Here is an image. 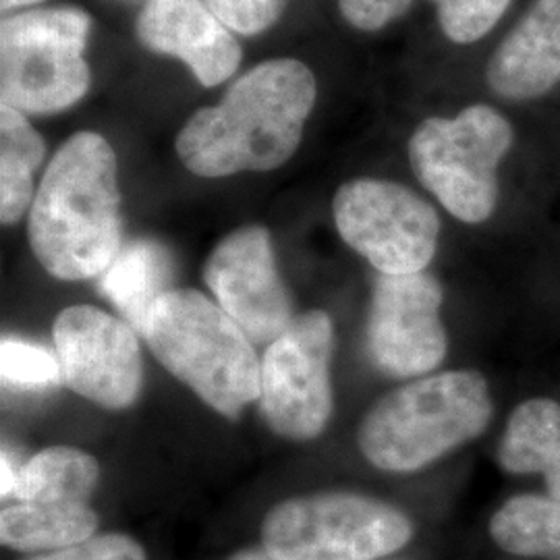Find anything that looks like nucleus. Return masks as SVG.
Instances as JSON below:
<instances>
[{
  "label": "nucleus",
  "mask_w": 560,
  "mask_h": 560,
  "mask_svg": "<svg viewBox=\"0 0 560 560\" xmlns=\"http://www.w3.org/2000/svg\"><path fill=\"white\" fill-rule=\"evenodd\" d=\"M316 96V78L305 62H260L219 104L189 117L177 136V156L203 179L275 171L298 152Z\"/></svg>",
  "instance_id": "f257e3e1"
},
{
  "label": "nucleus",
  "mask_w": 560,
  "mask_h": 560,
  "mask_svg": "<svg viewBox=\"0 0 560 560\" xmlns=\"http://www.w3.org/2000/svg\"><path fill=\"white\" fill-rule=\"evenodd\" d=\"M119 166L94 131L71 136L48 162L30 208L27 237L42 268L60 280L102 277L122 249Z\"/></svg>",
  "instance_id": "f03ea898"
},
{
  "label": "nucleus",
  "mask_w": 560,
  "mask_h": 560,
  "mask_svg": "<svg viewBox=\"0 0 560 560\" xmlns=\"http://www.w3.org/2000/svg\"><path fill=\"white\" fill-rule=\"evenodd\" d=\"M494 413L480 372H442L382 397L358 432L361 455L376 469L413 474L476 441Z\"/></svg>",
  "instance_id": "7ed1b4c3"
},
{
  "label": "nucleus",
  "mask_w": 560,
  "mask_h": 560,
  "mask_svg": "<svg viewBox=\"0 0 560 560\" xmlns=\"http://www.w3.org/2000/svg\"><path fill=\"white\" fill-rule=\"evenodd\" d=\"M141 337L154 358L226 418L260 399L254 342L219 303L194 289H171L154 303Z\"/></svg>",
  "instance_id": "20e7f679"
},
{
  "label": "nucleus",
  "mask_w": 560,
  "mask_h": 560,
  "mask_svg": "<svg viewBox=\"0 0 560 560\" xmlns=\"http://www.w3.org/2000/svg\"><path fill=\"white\" fill-rule=\"evenodd\" d=\"M513 143L515 129L501 110L471 104L455 117L421 120L407 154L416 177L451 217L481 224L497 210L499 166Z\"/></svg>",
  "instance_id": "39448f33"
},
{
  "label": "nucleus",
  "mask_w": 560,
  "mask_h": 560,
  "mask_svg": "<svg viewBox=\"0 0 560 560\" xmlns=\"http://www.w3.org/2000/svg\"><path fill=\"white\" fill-rule=\"evenodd\" d=\"M92 30L78 7L34 9L0 25V96L23 115L60 113L88 94L90 67L83 59Z\"/></svg>",
  "instance_id": "423d86ee"
},
{
  "label": "nucleus",
  "mask_w": 560,
  "mask_h": 560,
  "mask_svg": "<svg viewBox=\"0 0 560 560\" xmlns=\"http://www.w3.org/2000/svg\"><path fill=\"white\" fill-rule=\"evenodd\" d=\"M411 536L413 525L397 506L353 492L289 499L261 523V544L277 560H378Z\"/></svg>",
  "instance_id": "0eeeda50"
},
{
  "label": "nucleus",
  "mask_w": 560,
  "mask_h": 560,
  "mask_svg": "<svg viewBox=\"0 0 560 560\" xmlns=\"http://www.w3.org/2000/svg\"><path fill=\"white\" fill-rule=\"evenodd\" d=\"M340 240L378 275H416L434 260L441 219L413 189L384 179L340 185L332 201Z\"/></svg>",
  "instance_id": "6e6552de"
},
{
  "label": "nucleus",
  "mask_w": 560,
  "mask_h": 560,
  "mask_svg": "<svg viewBox=\"0 0 560 560\" xmlns=\"http://www.w3.org/2000/svg\"><path fill=\"white\" fill-rule=\"evenodd\" d=\"M332 339L330 316L314 310L295 318L261 358V418L287 441H314L330 420Z\"/></svg>",
  "instance_id": "1a4fd4ad"
},
{
  "label": "nucleus",
  "mask_w": 560,
  "mask_h": 560,
  "mask_svg": "<svg viewBox=\"0 0 560 560\" xmlns=\"http://www.w3.org/2000/svg\"><path fill=\"white\" fill-rule=\"evenodd\" d=\"M60 384L104 409L131 407L143 365L136 330L94 305L62 310L55 326Z\"/></svg>",
  "instance_id": "9d476101"
},
{
  "label": "nucleus",
  "mask_w": 560,
  "mask_h": 560,
  "mask_svg": "<svg viewBox=\"0 0 560 560\" xmlns=\"http://www.w3.org/2000/svg\"><path fill=\"white\" fill-rule=\"evenodd\" d=\"M442 287L428 272L378 275L368 316V351L395 378H416L439 368L448 349L442 324Z\"/></svg>",
  "instance_id": "9b49d317"
},
{
  "label": "nucleus",
  "mask_w": 560,
  "mask_h": 560,
  "mask_svg": "<svg viewBox=\"0 0 560 560\" xmlns=\"http://www.w3.org/2000/svg\"><path fill=\"white\" fill-rule=\"evenodd\" d=\"M203 279L217 303L254 345H272L295 320L270 233L264 226H241L226 235L206 261Z\"/></svg>",
  "instance_id": "f8f14e48"
},
{
  "label": "nucleus",
  "mask_w": 560,
  "mask_h": 560,
  "mask_svg": "<svg viewBox=\"0 0 560 560\" xmlns=\"http://www.w3.org/2000/svg\"><path fill=\"white\" fill-rule=\"evenodd\" d=\"M136 34L148 50L183 60L206 88L233 78L243 59L240 42L206 0H148Z\"/></svg>",
  "instance_id": "ddd939ff"
},
{
  "label": "nucleus",
  "mask_w": 560,
  "mask_h": 560,
  "mask_svg": "<svg viewBox=\"0 0 560 560\" xmlns=\"http://www.w3.org/2000/svg\"><path fill=\"white\" fill-rule=\"evenodd\" d=\"M502 101H536L560 83V0H534L486 65Z\"/></svg>",
  "instance_id": "4468645a"
},
{
  "label": "nucleus",
  "mask_w": 560,
  "mask_h": 560,
  "mask_svg": "<svg viewBox=\"0 0 560 560\" xmlns=\"http://www.w3.org/2000/svg\"><path fill=\"white\" fill-rule=\"evenodd\" d=\"M499 463L513 476L538 474L546 492L560 499V402L534 397L517 405L499 444Z\"/></svg>",
  "instance_id": "2eb2a0df"
},
{
  "label": "nucleus",
  "mask_w": 560,
  "mask_h": 560,
  "mask_svg": "<svg viewBox=\"0 0 560 560\" xmlns=\"http://www.w3.org/2000/svg\"><path fill=\"white\" fill-rule=\"evenodd\" d=\"M98 523L90 502H4L0 541L21 552H52L92 538Z\"/></svg>",
  "instance_id": "dca6fc26"
},
{
  "label": "nucleus",
  "mask_w": 560,
  "mask_h": 560,
  "mask_svg": "<svg viewBox=\"0 0 560 560\" xmlns=\"http://www.w3.org/2000/svg\"><path fill=\"white\" fill-rule=\"evenodd\" d=\"M171 279L173 258L164 245L152 240L131 241L102 275L101 291L141 335L154 303L171 291Z\"/></svg>",
  "instance_id": "f3484780"
},
{
  "label": "nucleus",
  "mask_w": 560,
  "mask_h": 560,
  "mask_svg": "<svg viewBox=\"0 0 560 560\" xmlns=\"http://www.w3.org/2000/svg\"><path fill=\"white\" fill-rule=\"evenodd\" d=\"M101 480V465L73 446H50L20 469L4 502H88Z\"/></svg>",
  "instance_id": "a211bd4d"
},
{
  "label": "nucleus",
  "mask_w": 560,
  "mask_h": 560,
  "mask_svg": "<svg viewBox=\"0 0 560 560\" xmlns=\"http://www.w3.org/2000/svg\"><path fill=\"white\" fill-rule=\"evenodd\" d=\"M46 154L40 133L27 117L0 106V221L15 224L32 208L34 177Z\"/></svg>",
  "instance_id": "6ab92c4d"
},
{
  "label": "nucleus",
  "mask_w": 560,
  "mask_h": 560,
  "mask_svg": "<svg viewBox=\"0 0 560 560\" xmlns=\"http://www.w3.org/2000/svg\"><path fill=\"white\" fill-rule=\"evenodd\" d=\"M488 529L506 555L560 560V499L550 494L511 497L492 515Z\"/></svg>",
  "instance_id": "aec40b11"
},
{
  "label": "nucleus",
  "mask_w": 560,
  "mask_h": 560,
  "mask_svg": "<svg viewBox=\"0 0 560 560\" xmlns=\"http://www.w3.org/2000/svg\"><path fill=\"white\" fill-rule=\"evenodd\" d=\"M2 384L18 390H46L60 382L57 355L32 342L2 339L0 345Z\"/></svg>",
  "instance_id": "412c9836"
},
{
  "label": "nucleus",
  "mask_w": 560,
  "mask_h": 560,
  "mask_svg": "<svg viewBox=\"0 0 560 560\" xmlns=\"http://www.w3.org/2000/svg\"><path fill=\"white\" fill-rule=\"evenodd\" d=\"M442 34L455 44L486 38L504 18L513 0H430Z\"/></svg>",
  "instance_id": "4be33fe9"
},
{
  "label": "nucleus",
  "mask_w": 560,
  "mask_h": 560,
  "mask_svg": "<svg viewBox=\"0 0 560 560\" xmlns=\"http://www.w3.org/2000/svg\"><path fill=\"white\" fill-rule=\"evenodd\" d=\"M214 15L241 36H258L280 20L289 0H206Z\"/></svg>",
  "instance_id": "5701e85b"
},
{
  "label": "nucleus",
  "mask_w": 560,
  "mask_h": 560,
  "mask_svg": "<svg viewBox=\"0 0 560 560\" xmlns=\"http://www.w3.org/2000/svg\"><path fill=\"white\" fill-rule=\"evenodd\" d=\"M27 560H145V552L125 534H102Z\"/></svg>",
  "instance_id": "b1692460"
},
{
  "label": "nucleus",
  "mask_w": 560,
  "mask_h": 560,
  "mask_svg": "<svg viewBox=\"0 0 560 560\" xmlns=\"http://www.w3.org/2000/svg\"><path fill=\"white\" fill-rule=\"evenodd\" d=\"M413 0H339L342 20L360 32H378L402 18Z\"/></svg>",
  "instance_id": "393cba45"
},
{
  "label": "nucleus",
  "mask_w": 560,
  "mask_h": 560,
  "mask_svg": "<svg viewBox=\"0 0 560 560\" xmlns=\"http://www.w3.org/2000/svg\"><path fill=\"white\" fill-rule=\"evenodd\" d=\"M18 476H20V469H15V465H13V460L9 459V455L7 453H2V486H0V492H2V499L13 490V486H15V481H18Z\"/></svg>",
  "instance_id": "a878e982"
},
{
  "label": "nucleus",
  "mask_w": 560,
  "mask_h": 560,
  "mask_svg": "<svg viewBox=\"0 0 560 560\" xmlns=\"http://www.w3.org/2000/svg\"><path fill=\"white\" fill-rule=\"evenodd\" d=\"M229 560H277L266 548H249V550H241L235 557Z\"/></svg>",
  "instance_id": "bb28decb"
},
{
  "label": "nucleus",
  "mask_w": 560,
  "mask_h": 560,
  "mask_svg": "<svg viewBox=\"0 0 560 560\" xmlns=\"http://www.w3.org/2000/svg\"><path fill=\"white\" fill-rule=\"evenodd\" d=\"M42 0H0V7H2V13H9V11H15L21 7H32V4H38Z\"/></svg>",
  "instance_id": "cd10ccee"
}]
</instances>
